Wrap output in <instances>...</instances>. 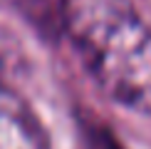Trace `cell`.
<instances>
[{"label":"cell","mask_w":151,"mask_h":149,"mask_svg":"<svg viewBox=\"0 0 151 149\" xmlns=\"http://www.w3.org/2000/svg\"><path fill=\"white\" fill-rule=\"evenodd\" d=\"M20 3L37 27H42L47 35H62L65 0H20Z\"/></svg>","instance_id":"3957f363"},{"label":"cell","mask_w":151,"mask_h":149,"mask_svg":"<svg viewBox=\"0 0 151 149\" xmlns=\"http://www.w3.org/2000/svg\"><path fill=\"white\" fill-rule=\"evenodd\" d=\"M0 149H50V134L30 102L0 82Z\"/></svg>","instance_id":"7a4b0ae2"},{"label":"cell","mask_w":151,"mask_h":149,"mask_svg":"<svg viewBox=\"0 0 151 149\" xmlns=\"http://www.w3.org/2000/svg\"><path fill=\"white\" fill-rule=\"evenodd\" d=\"M62 35L111 102L151 114V25L131 0H65Z\"/></svg>","instance_id":"6da1fadb"},{"label":"cell","mask_w":151,"mask_h":149,"mask_svg":"<svg viewBox=\"0 0 151 149\" xmlns=\"http://www.w3.org/2000/svg\"><path fill=\"white\" fill-rule=\"evenodd\" d=\"M87 134H89V144H92V149H124L122 144H119V139H116V137L111 134L106 127L94 124V127L87 129Z\"/></svg>","instance_id":"277c9868"}]
</instances>
